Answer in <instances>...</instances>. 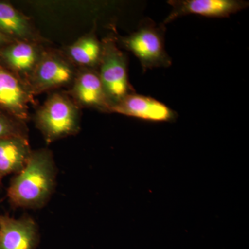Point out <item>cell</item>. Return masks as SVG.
Wrapping results in <instances>:
<instances>
[{"mask_svg":"<svg viewBox=\"0 0 249 249\" xmlns=\"http://www.w3.org/2000/svg\"><path fill=\"white\" fill-rule=\"evenodd\" d=\"M77 67L64 52L46 48L29 82L34 97L46 91L71 86Z\"/></svg>","mask_w":249,"mask_h":249,"instance_id":"cell-5","label":"cell"},{"mask_svg":"<svg viewBox=\"0 0 249 249\" xmlns=\"http://www.w3.org/2000/svg\"><path fill=\"white\" fill-rule=\"evenodd\" d=\"M56 168L48 149L32 150L27 163L16 174L7 190L12 206L40 209L49 200L55 186Z\"/></svg>","mask_w":249,"mask_h":249,"instance_id":"cell-1","label":"cell"},{"mask_svg":"<svg viewBox=\"0 0 249 249\" xmlns=\"http://www.w3.org/2000/svg\"><path fill=\"white\" fill-rule=\"evenodd\" d=\"M101 49V42L98 40L95 30H93L67 47L64 53L78 68L97 70Z\"/></svg>","mask_w":249,"mask_h":249,"instance_id":"cell-14","label":"cell"},{"mask_svg":"<svg viewBox=\"0 0 249 249\" xmlns=\"http://www.w3.org/2000/svg\"><path fill=\"white\" fill-rule=\"evenodd\" d=\"M40 236L32 218L0 214V249H36Z\"/></svg>","mask_w":249,"mask_h":249,"instance_id":"cell-11","label":"cell"},{"mask_svg":"<svg viewBox=\"0 0 249 249\" xmlns=\"http://www.w3.org/2000/svg\"><path fill=\"white\" fill-rule=\"evenodd\" d=\"M111 113L155 122L175 120L177 114L164 103L135 92L127 96L111 107Z\"/></svg>","mask_w":249,"mask_h":249,"instance_id":"cell-10","label":"cell"},{"mask_svg":"<svg viewBox=\"0 0 249 249\" xmlns=\"http://www.w3.org/2000/svg\"><path fill=\"white\" fill-rule=\"evenodd\" d=\"M34 103V95L27 85L0 65V109L26 123L29 117V105Z\"/></svg>","mask_w":249,"mask_h":249,"instance_id":"cell-7","label":"cell"},{"mask_svg":"<svg viewBox=\"0 0 249 249\" xmlns=\"http://www.w3.org/2000/svg\"><path fill=\"white\" fill-rule=\"evenodd\" d=\"M45 49L43 44L22 41L13 42L0 50V65L29 88V80Z\"/></svg>","mask_w":249,"mask_h":249,"instance_id":"cell-8","label":"cell"},{"mask_svg":"<svg viewBox=\"0 0 249 249\" xmlns=\"http://www.w3.org/2000/svg\"><path fill=\"white\" fill-rule=\"evenodd\" d=\"M165 25H157L151 19L142 21L139 29L129 36L116 40L124 49L134 54L146 71L168 67L172 60L165 49Z\"/></svg>","mask_w":249,"mask_h":249,"instance_id":"cell-3","label":"cell"},{"mask_svg":"<svg viewBox=\"0 0 249 249\" xmlns=\"http://www.w3.org/2000/svg\"><path fill=\"white\" fill-rule=\"evenodd\" d=\"M0 31L15 41L45 43L30 18L7 2L0 1Z\"/></svg>","mask_w":249,"mask_h":249,"instance_id":"cell-12","label":"cell"},{"mask_svg":"<svg viewBox=\"0 0 249 249\" xmlns=\"http://www.w3.org/2000/svg\"><path fill=\"white\" fill-rule=\"evenodd\" d=\"M65 93L80 108L111 113V104L96 69L78 68L73 83Z\"/></svg>","mask_w":249,"mask_h":249,"instance_id":"cell-6","label":"cell"},{"mask_svg":"<svg viewBox=\"0 0 249 249\" xmlns=\"http://www.w3.org/2000/svg\"><path fill=\"white\" fill-rule=\"evenodd\" d=\"M34 122L46 142L52 143L79 132L80 107L66 93H53L36 111Z\"/></svg>","mask_w":249,"mask_h":249,"instance_id":"cell-2","label":"cell"},{"mask_svg":"<svg viewBox=\"0 0 249 249\" xmlns=\"http://www.w3.org/2000/svg\"><path fill=\"white\" fill-rule=\"evenodd\" d=\"M14 42L17 41L12 40L0 31V50Z\"/></svg>","mask_w":249,"mask_h":249,"instance_id":"cell-16","label":"cell"},{"mask_svg":"<svg viewBox=\"0 0 249 249\" xmlns=\"http://www.w3.org/2000/svg\"><path fill=\"white\" fill-rule=\"evenodd\" d=\"M31 152L28 137L0 138V183L5 177L16 175L24 168Z\"/></svg>","mask_w":249,"mask_h":249,"instance_id":"cell-13","label":"cell"},{"mask_svg":"<svg viewBox=\"0 0 249 249\" xmlns=\"http://www.w3.org/2000/svg\"><path fill=\"white\" fill-rule=\"evenodd\" d=\"M101 47L97 71L111 107L134 90L129 82L127 56L118 46L116 36L104 37Z\"/></svg>","mask_w":249,"mask_h":249,"instance_id":"cell-4","label":"cell"},{"mask_svg":"<svg viewBox=\"0 0 249 249\" xmlns=\"http://www.w3.org/2000/svg\"><path fill=\"white\" fill-rule=\"evenodd\" d=\"M172 7L163 24L182 16L199 15L210 18H229L248 7L249 3L240 0H170Z\"/></svg>","mask_w":249,"mask_h":249,"instance_id":"cell-9","label":"cell"},{"mask_svg":"<svg viewBox=\"0 0 249 249\" xmlns=\"http://www.w3.org/2000/svg\"><path fill=\"white\" fill-rule=\"evenodd\" d=\"M25 124L0 109V138L9 137H28Z\"/></svg>","mask_w":249,"mask_h":249,"instance_id":"cell-15","label":"cell"}]
</instances>
